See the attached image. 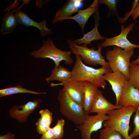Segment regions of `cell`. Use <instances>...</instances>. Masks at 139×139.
I'll return each instance as SVG.
<instances>
[{"label":"cell","mask_w":139,"mask_h":139,"mask_svg":"<svg viewBox=\"0 0 139 139\" xmlns=\"http://www.w3.org/2000/svg\"><path fill=\"white\" fill-rule=\"evenodd\" d=\"M111 72L110 68L105 67L95 69L87 66L83 63L80 55H76L75 62L71 71V80L90 82L105 89L107 83L103 75Z\"/></svg>","instance_id":"cell-1"},{"label":"cell","mask_w":139,"mask_h":139,"mask_svg":"<svg viewBox=\"0 0 139 139\" xmlns=\"http://www.w3.org/2000/svg\"><path fill=\"white\" fill-rule=\"evenodd\" d=\"M99 4H105L109 8L110 11L115 12L117 15V4L118 1L116 0H100Z\"/></svg>","instance_id":"cell-28"},{"label":"cell","mask_w":139,"mask_h":139,"mask_svg":"<svg viewBox=\"0 0 139 139\" xmlns=\"http://www.w3.org/2000/svg\"><path fill=\"white\" fill-rule=\"evenodd\" d=\"M20 93H30L35 94L46 93L45 92H37L29 90L23 88L21 85H18L0 90V97Z\"/></svg>","instance_id":"cell-21"},{"label":"cell","mask_w":139,"mask_h":139,"mask_svg":"<svg viewBox=\"0 0 139 139\" xmlns=\"http://www.w3.org/2000/svg\"><path fill=\"white\" fill-rule=\"evenodd\" d=\"M57 100L59 103L60 113L76 126L81 124L89 115L63 89L59 92Z\"/></svg>","instance_id":"cell-3"},{"label":"cell","mask_w":139,"mask_h":139,"mask_svg":"<svg viewBox=\"0 0 139 139\" xmlns=\"http://www.w3.org/2000/svg\"><path fill=\"white\" fill-rule=\"evenodd\" d=\"M37 0L36 5L38 7L42 8V6L47 3L49 1Z\"/></svg>","instance_id":"cell-32"},{"label":"cell","mask_w":139,"mask_h":139,"mask_svg":"<svg viewBox=\"0 0 139 139\" xmlns=\"http://www.w3.org/2000/svg\"><path fill=\"white\" fill-rule=\"evenodd\" d=\"M136 109L134 107L129 106L108 111L107 113L108 118L103 122V126L113 128L119 132L124 139H131L128 134L131 129L130 121Z\"/></svg>","instance_id":"cell-2"},{"label":"cell","mask_w":139,"mask_h":139,"mask_svg":"<svg viewBox=\"0 0 139 139\" xmlns=\"http://www.w3.org/2000/svg\"><path fill=\"white\" fill-rule=\"evenodd\" d=\"M128 80L139 91V65L131 63L128 71Z\"/></svg>","instance_id":"cell-22"},{"label":"cell","mask_w":139,"mask_h":139,"mask_svg":"<svg viewBox=\"0 0 139 139\" xmlns=\"http://www.w3.org/2000/svg\"><path fill=\"white\" fill-rule=\"evenodd\" d=\"M103 78L104 80L108 81L111 85L116 96V105H118L124 87L128 79L119 71L109 72L104 74Z\"/></svg>","instance_id":"cell-11"},{"label":"cell","mask_w":139,"mask_h":139,"mask_svg":"<svg viewBox=\"0 0 139 139\" xmlns=\"http://www.w3.org/2000/svg\"><path fill=\"white\" fill-rule=\"evenodd\" d=\"M70 51H63L58 48L52 39L48 37L47 40L43 41V46L38 50L31 52L30 55L37 58H49L53 60L55 66L60 65V62L63 60L66 64H73V60Z\"/></svg>","instance_id":"cell-4"},{"label":"cell","mask_w":139,"mask_h":139,"mask_svg":"<svg viewBox=\"0 0 139 139\" xmlns=\"http://www.w3.org/2000/svg\"><path fill=\"white\" fill-rule=\"evenodd\" d=\"M15 14L12 11L3 16L2 24L1 33L3 34L11 33L18 25Z\"/></svg>","instance_id":"cell-20"},{"label":"cell","mask_w":139,"mask_h":139,"mask_svg":"<svg viewBox=\"0 0 139 139\" xmlns=\"http://www.w3.org/2000/svg\"><path fill=\"white\" fill-rule=\"evenodd\" d=\"M99 4V0H95L88 8L79 10L76 14L73 16L66 18L65 20L72 19L75 21L79 25L82 32L84 34L85 25L90 17L98 11Z\"/></svg>","instance_id":"cell-15"},{"label":"cell","mask_w":139,"mask_h":139,"mask_svg":"<svg viewBox=\"0 0 139 139\" xmlns=\"http://www.w3.org/2000/svg\"><path fill=\"white\" fill-rule=\"evenodd\" d=\"M12 11L15 12V14L19 24H22L28 27L33 26L36 27L40 30V36L42 37H45L46 35L53 33L52 28L49 29L46 27V21L45 19L38 23L31 19L26 13L20 10Z\"/></svg>","instance_id":"cell-12"},{"label":"cell","mask_w":139,"mask_h":139,"mask_svg":"<svg viewBox=\"0 0 139 139\" xmlns=\"http://www.w3.org/2000/svg\"><path fill=\"white\" fill-rule=\"evenodd\" d=\"M134 25V22L126 28L124 25H122L121 27V32L119 35L110 38H105V41L100 44L104 47L114 45L122 49L139 48V45L132 43L127 37L128 33L133 29Z\"/></svg>","instance_id":"cell-9"},{"label":"cell","mask_w":139,"mask_h":139,"mask_svg":"<svg viewBox=\"0 0 139 139\" xmlns=\"http://www.w3.org/2000/svg\"><path fill=\"white\" fill-rule=\"evenodd\" d=\"M59 85H63V89L66 91L73 100L83 108L85 87V81L70 80L60 84L51 83L50 85L53 87Z\"/></svg>","instance_id":"cell-10"},{"label":"cell","mask_w":139,"mask_h":139,"mask_svg":"<svg viewBox=\"0 0 139 139\" xmlns=\"http://www.w3.org/2000/svg\"><path fill=\"white\" fill-rule=\"evenodd\" d=\"M118 105L139 108V91L129 80L125 85L119 100Z\"/></svg>","instance_id":"cell-13"},{"label":"cell","mask_w":139,"mask_h":139,"mask_svg":"<svg viewBox=\"0 0 139 139\" xmlns=\"http://www.w3.org/2000/svg\"><path fill=\"white\" fill-rule=\"evenodd\" d=\"M108 118V115L105 114L89 115L81 124L76 127L80 130L83 139H91L92 133L101 129Z\"/></svg>","instance_id":"cell-7"},{"label":"cell","mask_w":139,"mask_h":139,"mask_svg":"<svg viewBox=\"0 0 139 139\" xmlns=\"http://www.w3.org/2000/svg\"><path fill=\"white\" fill-rule=\"evenodd\" d=\"M42 101L41 99L36 98L21 106L14 105L9 110V115L21 123H25L29 116L39 107Z\"/></svg>","instance_id":"cell-8"},{"label":"cell","mask_w":139,"mask_h":139,"mask_svg":"<svg viewBox=\"0 0 139 139\" xmlns=\"http://www.w3.org/2000/svg\"><path fill=\"white\" fill-rule=\"evenodd\" d=\"M95 21V26L90 31L84 34L82 38L75 40L74 42L78 45L83 44L87 45L88 44H91L92 41L95 40H105V38L102 36L98 31V27L99 25L100 17L99 16L98 11L94 16Z\"/></svg>","instance_id":"cell-17"},{"label":"cell","mask_w":139,"mask_h":139,"mask_svg":"<svg viewBox=\"0 0 139 139\" xmlns=\"http://www.w3.org/2000/svg\"><path fill=\"white\" fill-rule=\"evenodd\" d=\"M83 0H68L63 5L56 13L53 19V24L60 22L66 18L71 17L73 13L78 12L77 3L81 2Z\"/></svg>","instance_id":"cell-16"},{"label":"cell","mask_w":139,"mask_h":139,"mask_svg":"<svg viewBox=\"0 0 139 139\" xmlns=\"http://www.w3.org/2000/svg\"><path fill=\"white\" fill-rule=\"evenodd\" d=\"M67 42L72 53L80 55L82 61L86 64L93 66L99 65L110 68L108 62L106 61L101 54L102 47L100 44H98V49L95 50L94 47L89 48L85 44L81 46L77 45L72 40L68 39Z\"/></svg>","instance_id":"cell-6"},{"label":"cell","mask_w":139,"mask_h":139,"mask_svg":"<svg viewBox=\"0 0 139 139\" xmlns=\"http://www.w3.org/2000/svg\"><path fill=\"white\" fill-rule=\"evenodd\" d=\"M134 52V49H123L116 46L112 49L107 50L105 55L106 58L112 71H119L128 79L130 60Z\"/></svg>","instance_id":"cell-5"},{"label":"cell","mask_w":139,"mask_h":139,"mask_svg":"<svg viewBox=\"0 0 139 139\" xmlns=\"http://www.w3.org/2000/svg\"><path fill=\"white\" fill-rule=\"evenodd\" d=\"M0 139H16L15 134L12 132H8L6 134L0 136Z\"/></svg>","instance_id":"cell-31"},{"label":"cell","mask_w":139,"mask_h":139,"mask_svg":"<svg viewBox=\"0 0 139 139\" xmlns=\"http://www.w3.org/2000/svg\"><path fill=\"white\" fill-rule=\"evenodd\" d=\"M138 0H135L133 1L131 11H133L135 8L138 4Z\"/></svg>","instance_id":"cell-33"},{"label":"cell","mask_w":139,"mask_h":139,"mask_svg":"<svg viewBox=\"0 0 139 139\" xmlns=\"http://www.w3.org/2000/svg\"><path fill=\"white\" fill-rule=\"evenodd\" d=\"M65 124L64 119H58L55 126L52 128L55 139H61L63 137Z\"/></svg>","instance_id":"cell-24"},{"label":"cell","mask_w":139,"mask_h":139,"mask_svg":"<svg viewBox=\"0 0 139 139\" xmlns=\"http://www.w3.org/2000/svg\"><path fill=\"white\" fill-rule=\"evenodd\" d=\"M41 139H55L53 128L50 127L43 134Z\"/></svg>","instance_id":"cell-30"},{"label":"cell","mask_w":139,"mask_h":139,"mask_svg":"<svg viewBox=\"0 0 139 139\" xmlns=\"http://www.w3.org/2000/svg\"><path fill=\"white\" fill-rule=\"evenodd\" d=\"M131 63L134 65H139V57L137 59L132 61Z\"/></svg>","instance_id":"cell-34"},{"label":"cell","mask_w":139,"mask_h":139,"mask_svg":"<svg viewBox=\"0 0 139 139\" xmlns=\"http://www.w3.org/2000/svg\"><path fill=\"white\" fill-rule=\"evenodd\" d=\"M139 15V2L133 11L126 13L124 15L125 18H121L119 16L118 18L119 22L123 23L127 20L129 16H132L134 20H136V19Z\"/></svg>","instance_id":"cell-27"},{"label":"cell","mask_w":139,"mask_h":139,"mask_svg":"<svg viewBox=\"0 0 139 139\" xmlns=\"http://www.w3.org/2000/svg\"><path fill=\"white\" fill-rule=\"evenodd\" d=\"M123 107L120 105H114L109 102L104 97L101 91L98 90L89 113L107 114L109 111L119 109Z\"/></svg>","instance_id":"cell-14"},{"label":"cell","mask_w":139,"mask_h":139,"mask_svg":"<svg viewBox=\"0 0 139 139\" xmlns=\"http://www.w3.org/2000/svg\"><path fill=\"white\" fill-rule=\"evenodd\" d=\"M135 112L133 121L134 128L132 133L129 135L131 139L139 135V108H136Z\"/></svg>","instance_id":"cell-26"},{"label":"cell","mask_w":139,"mask_h":139,"mask_svg":"<svg viewBox=\"0 0 139 139\" xmlns=\"http://www.w3.org/2000/svg\"><path fill=\"white\" fill-rule=\"evenodd\" d=\"M100 139H124L119 132L109 127H104L100 132Z\"/></svg>","instance_id":"cell-23"},{"label":"cell","mask_w":139,"mask_h":139,"mask_svg":"<svg viewBox=\"0 0 139 139\" xmlns=\"http://www.w3.org/2000/svg\"><path fill=\"white\" fill-rule=\"evenodd\" d=\"M85 82V87L83 108L84 110L89 114L98 90V87L90 82Z\"/></svg>","instance_id":"cell-18"},{"label":"cell","mask_w":139,"mask_h":139,"mask_svg":"<svg viewBox=\"0 0 139 139\" xmlns=\"http://www.w3.org/2000/svg\"><path fill=\"white\" fill-rule=\"evenodd\" d=\"M39 113L41 120L45 125L50 127L53 119L52 113L48 109L41 110Z\"/></svg>","instance_id":"cell-25"},{"label":"cell","mask_w":139,"mask_h":139,"mask_svg":"<svg viewBox=\"0 0 139 139\" xmlns=\"http://www.w3.org/2000/svg\"><path fill=\"white\" fill-rule=\"evenodd\" d=\"M37 131L40 134H42L46 132L50 127L46 125L41 120L40 118H39L36 123Z\"/></svg>","instance_id":"cell-29"},{"label":"cell","mask_w":139,"mask_h":139,"mask_svg":"<svg viewBox=\"0 0 139 139\" xmlns=\"http://www.w3.org/2000/svg\"><path fill=\"white\" fill-rule=\"evenodd\" d=\"M71 71L61 65L57 67L55 66L50 76L45 79L48 83L54 80L58 81L63 83L71 80Z\"/></svg>","instance_id":"cell-19"}]
</instances>
